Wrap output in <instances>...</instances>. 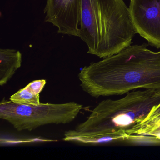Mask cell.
Returning <instances> with one entry per match:
<instances>
[{
	"label": "cell",
	"instance_id": "277c9868",
	"mask_svg": "<svg viewBox=\"0 0 160 160\" xmlns=\"http://www.w3.org/2000/svg\"><path fill=\"white\" fill-rule=\"evenodd\" d=\"M84 108L82 105L75 102L25 105L4 98L0 103V118L18 131H32L47 124L70 123Z\"/></svg>",
	"mask_w": 160,
	"mask_h": 160
},
{
	"label": "cell",
	"instance_id": "3957f363",
	"mask_svg": "<svg viewBox=\"0 0 160 160\" xmlns=\"http://www.w3.org/2000/svg\"><path fill=\"white\" fill-rule=\"evenodd\" d=\"M160 103V89L129 92L121 99L102 101L85 121L67 132L83 136L125 135Z\"/></svg>",
	"mask_w": 160,
	"mask_h": 160
},
{
	"label": "cell",
	"instance_id": "52a82bcc",
	"mask_svg": "<svg viewBox=\"0 0 160 160\" xmlns=\"http://www.w3.org/2000/svg\"><path fill=\"white\" fill-rule=\"evenodd\" d=\"M22 55L14 49H0V85H5L21 67Z\"/></svg>",
	"mask_w": 160,
	"mask_h": 160
},
{
	"label": "cell",
	"instance_id": "6da1fadb",
	"mask_svg": "<svg viewBox=\"0 0 160 160\" xmlns=\"http://www.w3.org/2000/svg\"><path fill=\"white\" fill-rule=\"evenodd\" d=\"M148 46H129L83 67L78 74L82 89L98 98L137 89H160V51H152Z\"/></svg>",
	"mask_w": 160,
	"mask_h": 160
},
{
	"label": "cell",
	"instance_id": "8992f818",
	"mask_svg": "<svg viewBox=\"0 0 160 160\" xmlns=\"http://www.w3.org/2000/svg\"><path fill=\"white\" fill-rule=\"evenodd\" d=\"M82 0H47L45 21L58 28V33L78 37Z\"/></svg>",
	"mask_w": 160,
	"mask_h": 160
},
{
	"label": "cell",
	"instance_id": "8fae6325",
	"mask_svg": "<svg viewBox=\"0 0 160 160\" xmlns=\"http://www.w3.org/2000/svg\"><path fill=\"white\" fill-rule=\"evenodd\" d=\"M159 115H160V103L152 109L150 113L149 114L148 116L147 117V118L144 121L148 119L151 118L156 117V116Z\"/></svg>",
	"mask_w": 160,
	"mask_h": 160
},
{
	"label": "cell",
	"instance_id": "ba28073f",
	"mask_svg": "<svg viewBox=\"0 0 160 160\" xmlns=\"http://www.w3.org/2000/svg\"><path fill=\"white\" fill-rule=\"evenodd\" d=\"M128 135L146 136L160 141V115L144 121L127 134Z\"/></svg>",
	"mask_w": 160,
	"mask_h": 160
},
{
	"label": "cell",
	"instance_id": "7a4b0ae2",
	"mask_svg": "<svg viewBox=\"0 0 160 160\" xmlns=\"http://www.w3.org/2000/svg\"><path fill=\"white\" fill-rule=\"evenodd\" d=\"M137 32L123 0H82L79 37L88 53L100 58L131 45Z\"/></svg>",
	"mask_w": 160,
	"mask_h": 160
},
{
	"label": "cell",
	"instance_id": "30bf717a",
	"mask_svg": "<svg viewBox=\"0 0 160 160\" xmlns=\"http://www.w3.org/2000/svg\"><path fill=\"white\" fill-rule=\"evenodd\" d=\"M46 84V81L45 79L34 80L32 81L27 87L33 93L38 95L42 91Z\"/></svg>",
	"mask_w": 160,
	"mask_h": 160
},
{
	"label": "cell",
	"instance_id": "5b68a950",
	"mask_svg": "<svg viewBox=\"0 0 160 160\" xmlns=\"http://www.w3.org/2000/svg\"><path fill=\"white\" fill-rule=\"evenodd\" d=\"M129 9L137 33L160 48V0H131Z\"/></svg>",
	"mask_w": 160,
	"mask_h": 160
},
{
	"label": "cell",
	"instance_id": "7c38bea8",
	"mask_svg": "<svg viewBox=\"0 0 160 160\" xmlns=\"http://www.w3.org/2000/svg\"></svg>",
	"mask_w": 160,
	"mask_h": 160
},
{
	"label": "cell",
	"instance_id": "9c48e42d",
	"mask_svg": "<svg viewBox=\"0 0 160 160\" xmlns=\"http://www.w3.org/2000/svg\"><path fill=\"white\" fill-rule=\"evenodd\" d=\"M10 100L15 103L25 105H37L41 103L40 95L33 93L27 86L12 95Z\"/></svg>",
	"mask_w": 160,
	"mask_h": 160
}]
</instances>
